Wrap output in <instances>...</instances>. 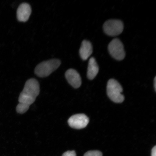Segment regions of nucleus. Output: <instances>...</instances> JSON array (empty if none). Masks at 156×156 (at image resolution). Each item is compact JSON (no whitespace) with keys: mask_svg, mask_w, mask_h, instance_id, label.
<instances>
[{"mask_svg":"<svg viewBox=\"0 0 156 156\" xmlns=\"http://www.w3.org/2000/svg\"><path fill=\"white\" fill-rule=\"evenodd\" d=\"M62 156H76L75 151H68L64 153Z\"/></svg>","mask_w":156,"mask_h":156,"instance_id":"13","label":"nucleus"},{"mask_svg":"<svg viewBox=\"0 0 156 156\" xmlns=\"http://www.w3.org/2000/svg\"><path fill=\"white\" fill-rule=\"evenodd\" d=\"M40 92L38 81L34 79H29L25 83L24 89L20 95L19 102L30 106L36 100Z\"/></svg>","mask_w":156,"mask_h":156,"instance_id":"1","label":"nucleus"},{"mask_svg":"<svg viewBox=\"0 0 156 156\" xmlns=\"http://www.w3.org/2000/svg\"><path fill=\"white\" fill-rule=\"evenodd\" d=\"M65 77L68 83L75 88H78L81 85V79L80 74L73 69H68L65 73Z\"/></svg>","mask_w":156,"mask_h":156,"instance_id":"7","label":"nucleus"},{"mask_svg":"<svg viewBox=\"0 0 156 156\" xmlns=\"http://www.w3.org/2000/svg\"><path fill=\"white\" fill-rule=\"evenodd\" d=\"M84 156H103L102 152L98 151H89L87 152Z\"/></svg>","mask_w":156,"mask_h":156,"instance_id":"12","label":"nucleus"},{"mask_svg":"<svg viewBox=\"0 0 156 156\" xmlns=\"http://www.w3.org/2000/svg\"><path fill=\"white\" fill-rule=\"evenodd\" d=\"M154 88L155 90L156 91V78L155 77L154 78Z\"/></svg>","mask_w":156,"mask_h":156,"instance_id":"15","label":"nucleus"},{"mask_svg":"<svg viewBox=\"0 0 156 156\" xmlns=\"http://www.w3.org/2000/svg\"><path fill=\"white\" fill-rule=\"evenodd\" d=\"M123 89L119 83L116 80L111 79L107 83V94L111 100L116 103H121L124 100L122 94Z\"/></svg>","mask_w":156,"mask_h":156,"instance_id":"3","label":"nucleus"},{"mask_svg":"<svg viewBox=\"0 0 156 156\" xmlns=\"http://www.w3.org/2000/svg\"><path fill=\"white\" fill-rule=\"evenodd\" d=\"M31 13L32 9L29 4L25 3L21 4L17 10V19L20 22H26L28 20Z\"/></svg>","mask_w":156,"mask_h":156,"instance_id":"8","label":"nucleus"},{"mask_svg":"<svg viewBox=\"0 0 156 156\" xmlns=\"http://www.w3.org/2000/svg\"><path fill=\"white\" fill-rule=\"evenodd\" d=\"M151 156H156V146L152 148L151 152Z\"/></svg>","mask_w":156,"mask_h":156,"instance_id":"14","label":"nucleus"},{"mask_svg":"<svg viewBox=\"0 0 156 156\" xmlns=\"http://www.w3.org/2000/svg\"><path fill=\"white\" fill-rule=\"evenodd\" d=\"M61 61L58 59H53L43 62L36 66L35 73L39 77L48 76L59 67Z\"/></svg>","mask_w":156,"mask_h":156,"instance_id":"2","label":"nucleus"},{"mask_svg":"<svg viewBox=\"0 0 156 156\" xmlns=\"http://www.w3.org/2000/svg\"><path fill=\"white\" fill-rule=\"evenodd\" d=\"M93 47L91 42L87 40H83L79 50L80 56L83 60H87L93 53Z\"/></svg>","mask_w":156,"mask_h":156,"instance_id":"9","label":"nucleus"},{"mask_svg":"<svg viewBox=\"0 0 156 156\" xmlns=\"http://www.w3.org/2000/svg\"><path fill=\"white\" fill-rule=\"evenodd\" d=\"M103 29L105 34L109 36H118L123 30V23L118 20H110L104 23Z\"/></svg>","mask_w":156,"mask_h":156,"instance_id":"4","label":"nucleus"},{"mask_svg":"<svg viewBox=\"0 0 156 156\" xmlns=\"http://www.w3.org/2000/svg\"><path fill=\"white\" fill-rule=\"evenodd\" d=\"M68 122L71 128L81 129L87 126L89 122V119L85 114H77L70 117Z\"/></svg>","mask_w":156,"mask_h":156,"instance_id":"6","label":"nucleus"},{"mask_svg":"<svg viewBox=\"0 0 156 156\" xmlns=\"http://www.w3.org/2000/svg\"><path fill=\"white\" fill-rule=\"evenodd\" d=\"M29 105L19 103L17 106L16 110L17 112L19 114H23L26 112L29 108Z\"/></svg>","mask_w":156,"mask_h":156,"instance_id":"11","label":"nucleus"},{"mask_svg":"<svg viewBox=\"0 0 156 156\" xmlns=\"http://www.w3.org/2000/svg\"><path fill=\"white\" fill-rule=\"evenodd\" d=\"M108 50L111 55L117 60H122L125 57L123 44L119 39L113 40L108 44Z\"/></svg>","mask_w":156,"mask_h":156,"instance_id":"5","label":"nucleus"},{"mask_svg":"<svg viewBox=\"0 0 156 156\" xmlns=\"http://www.w3.org/2000/svg\"><path fill=\"white\" fill-rule=\"evenodd\" d=\"M99 71V68L96 60L94 58H91L88 66L87 77L89 80H92L96 76Z\"/></svg>","mask_w":156,"mask_h":156,"instance_id":"10","label":"nucleus"}]
</instances>
